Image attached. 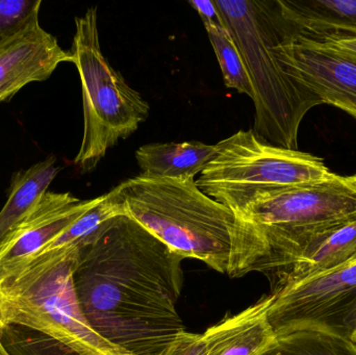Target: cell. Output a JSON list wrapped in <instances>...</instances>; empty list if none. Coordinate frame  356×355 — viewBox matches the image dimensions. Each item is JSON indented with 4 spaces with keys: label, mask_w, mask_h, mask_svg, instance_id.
<instances>
[{
    "label": "cell",
    "mask_w": 356,
    "mask_h": 355,
    "mask_svg": "<svg viewBox=\"0 0 356 355\" xmlns=\"http://www.w3.org/2000/svg\"><path fill=\"white\" fill-rule=\"evenodd\" d=\"M182 261L127 215L108 219L79 248L73 285L83 316L127 354H158L184 331Z\"/></svg>",
    "instance_id": "6da1fadb"
},
{
    "label": "cell",
    "mask_w": 356,
    "mask_h": 355,
    "mask_svg": "<svg viewBox=\"0 0 356 355\" xmlns=\"http://www.w3.org/2000/svg\"><path fill=\"white\" fill-rule=\"evenodd\" d=\"M263 355H356V342L334 331L309 327L275 336Z\"/></svg>",
    "instance_id": "e0dca14e"
},
{
    "label": "cell",
    "mask_w": 356,
    "mask_h": 355,
    "mask_svg": "<svg viewBox=\"0 0 356 355\" xmlns=\"http://www.w3.org/2000/svg\"><path fill=\"white\" fill-rule=\"evenodd\" d=\"M116 188L124 214L184 260L240 277L259 271L269 254L261 231L203 193L195 179L140 174Z\"/></svg>",
    "instance_id": "7a4b0ae2"
},
{
    "label": "cell",
    "mask_w": 356,
    "mask_h": 355,
    "mask_svg": "<svg viewBox=\"0 0 356 355\" xmlns=\"http://www.w3.org/2000/svg\"><path fill=\"white\" fill-rule=\"evenodd\" d=\"M41 0H0V48L39 26Z\"/></svg>",
    "instance_id": "ffe728a7"
},
{
    "label": "cell",
    "mask_w": 356,
    "mask_h": 355,
    "mask_svg": "<svg viewBox=\"0 0 356 355\" xmlns=\"http://www.w3.org/2000/svg\"><path fill=\"white\" fill-rule=\"evenodd\" d=\"M299 37V35H298ZM301 38V37H300ZM305 39V38H302ZM312 45L332 53L356 60V38H342V39H325L321 41H311L305 39Z\"/></svg>",
    "instance_id": "7402d4cb"
},
{
    "label": "cell",
    "mask_w": 356,
    "mask_h": 355,
    "mask_svg": "<svg viewBox=\"0 0 356 355\" xmlns=\"http://www.w3.org/2000/svg\"><path fill=\"white\" fill-rule=\"evenodd\" d=\"M204 350L203 335L184 331L156 355H204Z\"/></svg>",
    "instance_id": "44dd1931"
},
{
    "label": "cell",
    "mask_w": 356,
    "mask_h": 355,
    "mask_svg": "<svg viewBox=\"0 0 356 355\" xmlns=\"http://www.w3.org/2000/svg\"><path fill=\"white\" fill-rule=\"evenodd\" d=\"M293 35L311 41L356 38V0H277Z\"/></svg>",
    "instance_id": "4fadbf2b"
},
{
    "label": "cell",
    "mask_w": 356,
    "mask_h": 355,
    "mask_svg": "<svg viewBox=\"0 0 356 355\" xmlns=\"http://www.w3.org/2000/svg\"><path fill=\"white\" fill-rule=\"evenodd\" d=\"M191 6L198 12L199 16L202 19L203 25L211 24V23H222L219 13L216 8L213 0L211 1H190Z\"/></svg>",
    "instance_id": "603a6c76"
},
{
    "label": "cell",
    "mask_w": 356,
    "mask_h": 355,
    "mask_svg": "<svg viewBox=\"0 0 356 355\" xmlns=\"http://www.w3.org/2000/svg\"><path fill=\"white\" fill-rule=\"evenodd\" d=\"M355 251L356 221L316 240L272 272V291L334 270Z\"/></svg>",
    "instance_id": "5bb4252c"
},
{
    "label": "cell",
    "mask_w": 356,
    "mask_h": 355,
    "mask_svg": "<svg viewBox=\"0 0 356 355\" xmlns=\"http://www.w3.org/2000/svg\"><path fill=\"white\" fill-rule=\"evenodd\" d=\"M98 200L99 197L81 200L68 192H46L0 246V267L41 251L93 208Z\"/></svg>",
    "instance_id": "30bf717a"
},
{
    "label": "cell",
    "mask_w": 356,
    "mask_h": 355,
    "mask_svg": "<svg viewBox=\"0 0 356 355\" xmlns=\"http://www.w3.org/2000/svg\"><path fill=\"white\" fill-rule=\"evenodd\" d=\"M240 50L254 91L253 133L272 145L298 150L299 127L319 98L288 74L276 45L290 33L277 0H213Z\"/></svg>",
    "instance_id": "3957f363"
},
{
    "label": "cell",
    "mask_w": 356,
    "mask_h": 355,
    "mask_svg": "<svg viewBox=\"0 0 356 355\" xmlns=\"http://www.w3.org/2000/svg\"><path fill=\"white\" fill-rule=\"evenodd\" d=\"M72 63L51 33L41 25L0 48V104L8 101L25 85L44 81L62 63Z\"/></svg>",
    "instance_id": "8fae6325"
},
{
    "label": "cell",
    "mask_w": 356,
    "mask_h": 355,
    "mask_svg": "<svg viewBox=\"0 0 356 355\" xmlns=\"http://www.w3.org/2000/svg\"><path fill=\"white\" fill-rule=\"evenodd\" d=\"M263 233L269 254L259 272L270 275L319 238L356 221V175L259 193L238 213Z\"/></svg>",
    "instance_id": "5b68a950"
},
{
    "label": "cell",
    "mask_w": 356,
    "mask_h": 355,
    "mask_svg": "<svg viewBox=\"0 0 356 355\" xmlns=\"http://www.w3.org/2000/svg\"><path fill=\"white\" fill-rule=\"evenodd\" d=\"M334 175L321 158L272 145L250 129L216 144L215 154L195 183L238 214L257 194L322 183Z\"/></svg>",
    "instance_id": "52a82bcc"
},
{
    "label": "cell",
    "mask_w": 356,
    "mask_h": 355,
    "mask_svg": "<svg viewBox=\"0 0 356 355\" xmlns=\"http://www.w3.org/2000/svg\"><path fill=\"white\" fill-rule=\"evenodd\" d=\"M272 296L209 327L204 333V355H263L275 340L268 320Z\"/></svg>",
    "instance_id": "7c38bea8"
},
{
    "label": "cell",
    "mask_w": 356,
    "mask_h": 355,
    "mask_svg": "<svg viewBox=\"0 0 356 355\" xmlns=\"http://www.w3.org/2000/svg\"><path fill=\"white\" fill-rule=\"evenodd\" d=\"M268 320L275 336L321 329L350 338L356 323V251L334 270L274 290Z\"/></svg>",
    "instance_id": "ba28073f"
},
{
    "label": "cell",
    "mask_w": 356,
    "mask_h": 355,
    "mask_svg": "<svg viewBox=\"0 0 356 355\" xmlns=\"http://www.w3.org/2000/svg\"><path fill=\"white\" fill-rule=\"evenodd\" d=\"M0 346L6 355H79L58 340L19 324H0Z\"/></svg>",
    "instance_id": "d6986e66"
},
{
    "label": "cell",
    "mask_w": 356,
    "mask_h": 355,
    "mask_svg": "<svg viewBox=\"0 0 356 355\" xmlns=\"http://www.w3.org/2000/svg\"><path fill=\"white\" fill-rule=\"evenodd\" d=\"M204 27L217 56L226 87L236 90L238 93L246 94L251 99H254V91L248 71L229 31L223 23H211L204 25Z\"/></svg>",
    "instance_id": "ac0fdd59"
},
{
    "label": "cell",
    "mask_w": 356,
    "mask_h": 355,
    "mask_svg": "<svg viewBox=\"0 0 356 355\" xmlns=\"http://www.w3.org/2000/svg\"><path fill=\"white\" fill-rule=\"evenodd\" d=\"M60 170L56 158L49 156L13 175L8 199L0 210V246L13 229L37 206Z\"/></svg>",
    "instance_id": "2e32d148"
},
{
    "label": "cell",
    "mask_w": 356,
    "mask_h": 355,
    "mask_svg": "<svg viewBox=\"0 0 356 355\" xmlns=\"http://www.w3.org/2000/svg\"><path fill=\"white\" fill-rule=\"evenodd\" d=\"M0 355H6L3 350H2L1 346H0Z\"/></svg>",
    "instance_id": "d4e9b609"
},
{
    "label": "cell",
    "mask_w": 356,
    "mask_h": 355,
    "mask_svg": "<svg viewBox=\"0 0 356 355\" xmlns=\"http://www.w3.org/2000/svg\"><path fill=\"white\" fill-rule=\"evenodd\" d=\"M286 72L311 90L322 104H330L356 119V60L289 35L276 45Z\"/></svg>",
    "instance_id": "9c48e42d"
},
{
    "label": "cell",
    "mask_w": 356,
    "mask_h": 355,
    "mask_svg": "<svg viewBox=\"0 0 356 355\" xmlns=\"http://www.w3.org/2000/svg\"></svg>",
    "instance_id": "484cf974"
},
{
    "label": "cell",
    "mask_w": 356,
    "mask_h": 355,
    "mask_svg": "<svg viewBox=\"0 0 356 355\" xmlns=\"http://www.w3.org/2000/svg\"><path fill=\"white\" fill-rule=\"evenodd\" d=\"M71 56L83 90V135L74 164L81 172L96 168L106 151L133 135L149 115V104L104 58L97 8L75 18Z\"/></svg>",
    "instance_id": "8992f818"
},
{
    "label": "cell",
    "mask_w": 356,
    "mask_h": 355,
    "mask_svg": "<svg viewBox=\"0 0 356 355\" xmlns=\"http://www.w3.org/2000/svg\"><path fill=\"white\" fill-rule=\"evenodd\" d=\"M79 248L35 254L0 267V324L41 331L79 355H131L100 337L73 285Z\"/></svg>",
    "instance_id": "277c9868"
},
{
    "label": "cell",
    "mask_w": 356,
    "mask_h": 355,
    "mask_svg": "<svg viewBox=\"0 0 356 355\" xmlns=\"http://www.w3.org/2000/svg\"><path fill=\"white\" fill-rule=\"evenodd\" d=\"M350 339L353 340V341L356 342V323H355V331H353V335H351Z\"/></svg>",
    "instance_id": "cb8c5ba5"
},
{
    "label": "cell",
    "mask_w": 356,
    "mask_h": 355,
    "mask_svg": "<svg viewBox=\"0 0 356 355\" xmlns=\"http://www.w3.org/2000/svg\"><path fill=\"white\" fill-rule=\"evenodd\" d=\"M215 152L216 145L198 141L152 143L141 146L136 158L143 176L190 181L202 172Z\"/></svg>",
    "instance_id": "9a60e30c"
}]
</instances>
